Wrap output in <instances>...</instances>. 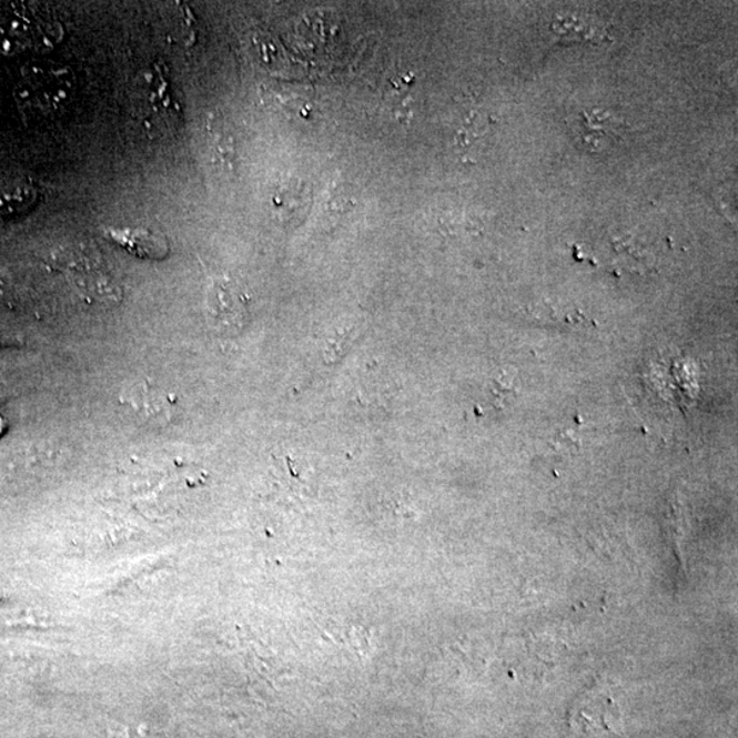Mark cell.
I'll list each match as a JSON object with an SVG mask.
<instances>
[{
  "label": "cell",
  "instance_id": "cell-1",
  "mask_svg": "<svg viewBox=\"0 0 738 738\" xmlns=\"http://www.w3.org/2000/svg\"><path fill=\"white\" fill-rule=\"evenodd\" d=\"M132 108L135 121L150 138H168L179 129L181 104L162 62H152L135 75Z\"/></svg>",
  "mask_w": 738,
  "mask_h": 738
},
{
  "label": "cell",
  "instance_id": "cell-2",
  "mask_svg": "<svg viewBox=\"0 0 738 738\" xmlns=\"http://www.w3.org/2000/svg\"><path fill=\"white\" fill-rule=\"evenodd\" d=\"M74 91L73 70L63 64L39 63L22 70L14 98L26 114L50 115L67 108Z\"/></svg>",
  "mask_w": 738,
  "mask_h": 738
},
{
  "label": "cell",
  "instance_id": "cell-3",
  "mask_svg": "<svg viewBox=\"0 0 738 738\" xmlns=\"http://www.w3.org/2000/svg\"><path fill=\"white\" fill-rule=\"evenodd\" d=\"M59 38L61 33L54 22L39 19L26 6H10L0 14V50L3 52H20L38 43L51 46Z\"/></svg>",
  "mask_w": 738,
  "mask_h": 738
},
{
  "label": "cell",
  "instance_id": "cell-4",
  "mask_svg": "<svg viewBox=\"0 0 738 738\" xmlns=\"http://www.w3.org/2000/svg\"><path fill=\"white\" fill-rule=\"evenodd\" d=\"M206 317L215 332L237 334L250 317V300L237 283L214 280L206 292Z\"/></svg>",
  "mask_w": 738,
  "mask_h": 738
},
{
  "label": "cell",
  "instance_id": "cell-5",
  "mask_svg": "<svg viewBox=\"0 0 738 738\" xmlns=\"http://www.w3.org/2000/svg\"><path fill=\"white\" fill-rule=\"evenodd\" d=\"M572 725L584 730L611 731L621 730L623 717L619 708L609 695L593 692L588 698L578 701L572 714Z\"/></svg>",
  "mask_w": 738,
  "mask_h": 738
},
{
  "label": "cell",
  "instance_id": "cell-6",
  "mask_svg": "<svg viewBox=\"0 0 738 738\" xmlns=\"http://www.w3.org/2000/svg\"><path fill=\"white\" fill-rule=\"evenodd\" d=\"M573 132L590 151H601L614 140L621 138L624 122L610 112L583 111L570 120Z\"/></svg>",
  "mask_w": 738,
  "mask_h": 738
},
{
  "label": "cell",
  "instance_id": "cell-7",
  "mask_svg": "<svg viewBox=\"0 0 738 738\" xmlns=\"http://www.w3.org/2000/svg\"><path fill=\"white\" fill-rule=\"evenodd\" d=\"M108 237L139 259L163 260L170 252L168 240L150 229H110Z\"/></svg>",
  "mask_w": 738,
  "mask_h": 738
},
{
  "label": "cell",
  "instance_id": "cell-8",
  "mask_svg": "<svg viewBox=\"0 0 738 738\" xmlns=\"http://www.w3.org/2000/svg\"><path fill=\"white\" fill-rule=\"evenodd\" d=\"M38 188L21 176L0 179V218L27 214L39 202Z\"/></svg>",
  "mask_w": 738,
  "mask_h": 738
},
{
  "label": "cell",
  "instance_id": "cell-9",
  "mask_svg": "<svg viewBox=\"0 0 738 738\" xmlns=\"http://www.w3.org/2000/svg\"><path fill=\"white\" fill-rule=\"evenodd\" d=\"M2 428H3V424H2V421H0V431H2Z\"/></svg>",
  "mask_w": 738,
  "mask_h": 738
}]
</instances>
